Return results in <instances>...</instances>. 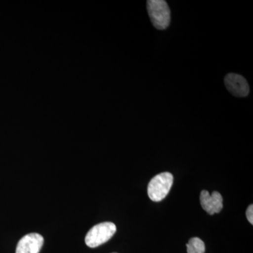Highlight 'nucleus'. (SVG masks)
Instances as JSON below:
<instances>
[{
	"label": "nucleus",
	"mask_w": 253,
	"mask_h": 253,
	"mask_svg": "<svg viewBox=\"0 0 253 253\" xmlns=\"http://www.w3.org/2000/svg\"><path fill=\"white\" fill-rule=\"evenodd\" d=\"M147 10L150 19L155 28L165 30L170 23V9L166 1L163 0H149Z\"/></svg>",
	"instance_id": "nucleus-1"
},
{
	"label": "nucleus",
	"mask_w": 253,
	"mask_h": 253,
	"mask_svg": "<svg viewBox=\"0 0 253 253\" xmlns=\"http://www.w3.org/2000/svg\"><path fill=\"white\" fill-rule=\"evenodd\" d=\"M173 175L169 172H163L155 176L148 185V195L151 201L159 202L167 196L172 188Z\"/></svg>",
	"instance_id": "nucleus-2"
},
{
	"label": "nucleus",
	"mask_w": 253,
	"mask_h": 253,
	"mask_svg": "<svg viewBox=\"0 0 253 253\" xmlns=\"http://www.w3.org/2000/svg\"><path fill=\"white\" fill-rule=\"evenodd\" d=\"M116 232L114 223H100L93 226L85 236V244L88 247L94 249L109 241Z\"/></svg>",
	"instance_id": "nucleus-3"
},
{
	"label": "nucleus",
	"mask_w": 253,
	"mask_h": 253,
	"mask_svg": "<svg viewBox=\"0 0 253 253\" xmlns=\"http://www.w3.org/2000/svg\"><path fill=\"white\" fill-rule=\"evenodd\" d=\"M226 89L236 97H245L249 94L250 88L247 81L243 76L235 73H229L224 78Z\"/></svg>",
	"instance_id": "nucleus-4"
},
{
	"label": "nucleus",
	"mask_w": 253,
	"mask_h": 253,
	"mask_svg": "<svg viewBox=\"0 0 253 253\" xmlns=\"http://www.w3.org/2000/svg\"><path fill=\"white\" fill-rule=\"evenodd\" d=\"M44 244V238L41 234L31 233L23 236L18 241L16 253H39Z\"/></svg>",
	"instance_id": "nucleus-5"
},
{
	"label": "nucleus",
	"mask_w": 253,
	"mask_h": 253,
	"mask_svg": "<svg viewBox=\"0 0 253 253\" xmlns=\"http://www.w3.org/2000/svg\"><path fill=\"white\" fill-rule=\"evenodd\" d=\"M201 204L204 211L208 214H212L221 212L223 208V199L221 195L217 191H214L212 194L206 190L201 192Z\"/></svg>",
	"instance_id": "nucleus-6"
},
{
	"label": "nucleus",
	"mask_w": 253,
	"mask_h": 253,
	"mask_svg": "<svg viewBox=\"0 0 253 253\" xmlns=\"http://www.w3.org/2000/svg\"><path fill=\"white\" fill-rule=\"evenodd\" d=\"M187 253H205L206 246L204 241L197 237L192 238L186 244Z\"/></svg>",
	"instance_id": "nucleus-7"
},
{
	"label": "nucleus",
	"mask_w": 253,
	"mask_h": 253,
	"mask_svg": "<svg viewBox=\"0 0 253 253\" xmlns=\"http://www.w3.org/2000/svg\"><path fill=\"white\" fill-rule=\"evenodd\" d=\"M246 217H247L248 220L251 224H253V206L250 205L246 211Z\"/></svg>",
	"instance_id": "nucleus-8"
},
{
	"label": "nucleus",
	"mask_w": 253,
	"mask_h": 253,
	"mask_svg": "<svg viewBox=\"0 0 253 253\" xmlns=\"http://www.w3.org/2000/svg\"></svg>",
	"instance_id": "nucleus-9"
}]
</instances>
